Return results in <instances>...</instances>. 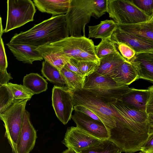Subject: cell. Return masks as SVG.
Masks as SVG:
<instances>
[{"label": "cell", "instance_id": "obj_5", "mask_svg": "<svg viewBox=\"0 0 153 153\" xmlns=\"http://www.w3.org/2000/svg\"><path fill=\"white\" fill-rule=\"evenodd\" d=\"M83 89L110 102L120 99L131 88L128 85L117 83L110 77L104 76L95 72L86 77Z\"/></svg>", "mask_w": 153, "mask_h": 153}, {"label": "cell", "instance_id": "obj_38", "mask_svg": "<svg viewBox=\"0 0 153 153\" xmlns=\"http://www.w3.org/2000/svg\"><path fill=\"white\" fill-rule=\"evenodd\" d=\"M13 79L10 73L7 72V70H0V86L6 85L9 83V81Z\"/></svg>", "mask_w": 153, "mask_h": 153}, {"label": "cell", "instance_id": "obj_33", "mask_svg": "<svg viewBox=\"0 0 153 153\" xmlns=\"http://www.w3.org/2000/svg\"><path fill=\"white\" fill-rule=\"evenodd\" d=\"M117 48L122 56L127 61L130 62L135 56L136 53L131 47L125 44L115 43Z\"/></svg>", "mask_w": 153, "mask_h": 153}, {"label": "cell", "instance_id": "obj_31", "mask_svg": "<svg viewBox=\"0 0 153 153\" xmlns=\"http://www.w3.org/2000/svg\"><path fill=\"white\" fill-rule=\"evenodd\" d=\"M95 46V45L82 52L76 60L92 62L99 66L100 63V59L96 55Z\"/></svg>", "mask_w": 153, "mask_h": 153}, {"label": "cell", "instance_id": "obj_24", "mask_svg": "<svg viewBox=\"0 0 153 153\" xmlns=\"http://www.w3.org/2000/svg\"><path fill=\"white\" fill-rule=\"evenodd\" d=\"M23 85L34 94L45 91L48 89L47 81L37 73L27 74L24 77Z\"/></svg>", "mask_w": 153, "mask_h": 153}, {"label": "cell", "instance_id": "obj_9", "mask_svg": "<svg viewBox=\"0 0 153 153\" xmlns=\"http://www.w3.org/2000/svg\"><path fill=\"white\" fill-rule=\"evenodd\" d=\"M52 105L56 116L64 125L71 119L74 110L72 91L54 85L52 89Z\"/></svg>", "mask_w": 153, "mask_h": 153}, {"label": "cell", "instance_id": "obj_16", "mask_svg": "<svg viewBox=\"0 0 153 153\" xmlns=\"http://www.w3.org/2000/svg\"><path fill=\"white\" fill-rule=\"evenodd\" d=\"M129 62L135 69L138 79L153 84V52L136 53Z\"/></svg>", "mask_w": 153, "mask_h": 153}, {"label": "cell", "instance_id": "obj_2", "mask_svg": "<svg viewBox=\"0 0 153 153\" xmlns=\"http://www.w3.org/2000/svg\"><path fill=\"white\" fill-rule=\"evenodd\" d=\"M107 12V0H71L65 14L69 36L85 37V27L91 17L99 18Z\"/></svg>", "mask_w": 153, "mask_h": 153}, {"label": "cell", "instance_id": "obj_19", "mask_svg": "<svg viewBox=\"0 0 153 153\" xmlns=\"http://www.w3.org/2000/svg\"><path fill=\"white\" fill-rule=\"evenodd\" d=\"M110 77L118 84L127 85L138 79L134 66L126 60L114 70Z\"/></svg>", "mask_w": 153, "mask_h": 153}, {"label": "cell", "instance_id": "obj_27", "mask_svg": "<svg viewBox=\"0 0 153 153\" xmlns=\"http://www.w3.org/2000/svg\"><path fill=\"white\" fill-rule=\"evenodd\" d=\"M96 53L100 59L108 55L117 53L118 51L116 45L111 37L102 39L97 45H95Z\"/></svg>", "mask_w": 153, "mask_h": 153}, {"label": "cell", "instance_id": "obj_14", "mask_svg": "<svg viewBox=\"0 0 153 153\" xmlns=\"http://www.w3.org/2000/svg\"><path fill=\"white\" fill-rule=\"evenodd\" d=\"M37 137L36 131L30 120V114L25 110L16 145L17 153H29L34 146Z\"/></svg>", "mask_w": 153, "mask_h": 153}, {"label": "cell", "instance_id": "obj_39", "mask_svg": "<svg viewBox=\"0 0 153 153\" xmlns=\"http://www.w3.org/2000/svg\"><path fill=\"white\" fill-rule=\"evenodd\" d=\"M65 66L72 72L79 75L84 76L72 59H70Z\"/></svg>", "mask_w": 153, "mask_h": 153}, {"label": "cell", "instance_id": "obj_21", "mask_svg": "<svg viewBox=\"0 0 153 153\" xmlns=\"http://www.w3.org/2000/svg\"><path fill=\"white\" fill-rule=\"evenodd\" d=\"M148 97L147 89H137L132 88L120 100L133 108L146 111Z\"/></svg>", "mask_w": 153, "mask_h": 153}, {"label": "cell", "instance_id": "obj_28", "mask_svg": "<svg viewBox=\"0 0 153 153\" xmlns=\"http://www.w3.org/2000/svg\"><path fill=\"white\" fill-rule=\"evenodd\" d=\"M14 101L12 92L7 85L0 86V114L8 109Z\"/></svg>", "mask_w": 153, "mask_h": 153}, {"label": "cell", "instance_id": "obj_4", "mask_svg": "<svg viewBox=\"0 0 153 153\" xmlns=\"http://www.w3.org/2000/svg\"><path fill=\"white\" fill-rule=\"evenodd\" d=\"M94 46L93 40L85 36H69L37 50L43 58L66 56L76 59L82 52Z\"/></svg>", "mask_w": 153, "mask_h": 153}, {"label": "cell", "instance_id": "obj_13", "mask_svg": "<svg viewBox=\"0 0 153 153\" xmlns=\"http://www.w3.org/2000/svg\"><path fill=\"white\" fill-rule=\"evenodd\" d=\"M111 38L115 43H123L132 48L136 53L153 52V42L127 33L116 28Z\"/></svg>", "mask_w": 153, "mask_h": 153}, {"label": "cell", "instance_id": "obj_22", "mask_svg": "<svg viewBox=\"0 0 153 153\" xmlns=\"http://www.w3.org/2000/svg\"><path fill=\"white\" fill-rule=\"evenodd\" d=\"M88 38L101 39L111 37L117 28L116 23L112 19L102 21L98 25L89 26Z\"/></svg>", "mask_w": 153, "mask_h": 153}, {"label": "cell", "instance_id": "obj_37", "mask_svg": "<svg viewBox=\"0 0 153 153\" xmlns=\"http://www.w3.org/2000/svg\"><path fill=\"white\" fill-rule=\"evenodd\" d=\"M141 151L146 153H153V132L149 133L148 139Z\"/></svg>", "mask_w": 153, "mask_h": 153}, {"label": "cell", "instance_id": "obj_43", "mask_svg": "<svg viewBox=\"0 0 153 153\" xmlns=\"http://www.w3.org/2000/svg\"><path fill=\"white\" fill-rule=\"evenodd\" d=\"M139 153H146L144 152H143V151H141L140 152H139Z\"/></svg>", "mask_w": 153, "mask_h": 153}, {"label": "cell", "instance_id": "obj_20", "mask_svg": "<svg viewBox=\"0 0 153 153\" xmlns=\"http://www.w3.org/2000/svg\"><path fill=\"white\" fill-rule=\"evenodd\" d=\"M100 59V65L96 72L99 74L110 77L114 70L126 60L118 51Z\"/></svg>", "mask_w": 153, "mask_h": 153}, {"label": "cell", "instance_id": "obj_41", "mask_svg": "<svg viewBox=\"0 0 153 153\" xmlns=\"http://www.w3.org/2000/svg\"><path fill=\"white\" fill-rule=\"evenodd\" d=\"M0 26H1V27H0V37H1V36L3 34V33L4 32V30L3 29V26H2V19H1V17L0 18Z\"/></svg>", "mask_w": 153, "mask_h": 153}, {"label": "cell", "instance_id": "obj_45", "mask_svg": "<svg viewBox=\"0 0 153 153\" xmlns=\"http://www.w3.org/2000/svg\"><path fill=\"white\" fill-rule=\"evenodd\" d=\"M152 20H153V18L152 20H150L149 21H152Z\"/></svg>", "mask_w": 153, "mask_h": 153}, {"label": "cell", "instance_id": "obj_32", "mask_svg": "<svg viewBox=\"0 0 153 153\" xmlns=\"http://www.w3.org/2000/svg\"><path fill=\"white\" fill-rule=\"evenodd\" d=\"M145 14L150 17L153 15V0H130Z\"/></svg>", "mask_w": 153, "mask_h": 153}, {"label": "cell", "instance_id": "obj_35", "mask_svg": "<svg viewBox=\"0 0 153 153\" xmlns=\"http://www.w3.org/2000/svg\"><path fill=\"white\" fill-rule=\"evenodd\" d=\"M74 110L81 112L94 120L102 122L98 117L92 111L85 107L82 105L75 106H74Z\"/></svg>", "mask_w": 153, "mask_h": 153}, {"label": "cell", "instance_id": "obj_26", "mask_svg": "<svg viewBox=\"0 0 153 153\" xmlns=\"http://www.w3.org/2000/svg\"><path fill=\"white\" fill-rule=\"evenodd\" d=\"M60 71L65 77L71 91L83 88L86 77L72 72L65 66Z\"/></svg>", "mask_w": 153, "mask_h": 153}, {"label": "cell", "instance_id": "obj_11", "mask_svg": "<svg viewBox=\"0 0 153 153\" xmlns=\"http://www.w3.org/2000/svg\"><path fill=\"white\" fill-rule=\"evenodd\" d=\"M109 103L116 114V119L135 125L149 123L148 115L146 111L133 108L120 99Z\"/></svg>", "mask_w": 153, "mask_h": 153}, {"label": "cell", "instance_id": "obj_44", "mask_svg": "<svg viewBox=\"0 0 153 153\" xmlns=\"http://www.w3.org/2000/svg\"><path fill=\"white\" fill-rule=\"evenodd\" d=\"M153 18V15H152V17H151V18H150L149 21L151 20H152V19Z\"/></svg>", "mask_w": 153, "mask_h": 153}, {"label": "cell", "instance_id": "obj_3", "mask_svg": "<svg viewBox=\"0 0 153 153\" xmlns=\"http://www.w3.org/2000/svg\"><path fill=\"white\" fill-rule=\"evenodd\" d=\"M72 92L74 106H83L91 110L108 129L115 126L116 113L109 100L83 88Z\"/></svg>", "mask_w": 153, "mask_h": 153}, {"label": "cell", "instance_id": "obj_30", "mask_svg": "<svg viewBox=\"0 0 153 153\" xmlns=\"http://www.w3.org/2000/svg\"><path fill=\"white\" fill-rule=\"evenodd\" d=\"M84 76L87 77L96 72L99 66L91 61H78L72 59Z\"/></svg>", "mask_w": 153, "mask_h": 153}, {"label": "cell", "instance_id": "obj_1", "mask_svg": "<svg viewBox=\"0 0 153 153\" xmlns=\"http://www.w3.org/2000/svg\"><path fill=\"white\" fill-rule=\"evenodd\" d=\"M68 36L65 14L52 16L26 31L16 33L9 42L25 44L38 48Z\"/></svg>", "mask_w": 153, "mask_h": 153}, {"label": "cell", "instance_id": "obj_17", "mask_svg": "<svg viewBox=\"0 0 153 153\" xmlns=\"http://www.w3.org/2000/svg\"><path fill=\"white\" fill-rule=\"evenodd\" d=\"M71 0H34V4L42 13L56 16L66 14L70 7Z\"/></svg>", "mask_w": 153, "mask_h": 153}, {"label": "cell", "instance_id": "obj_34", "mask_svg": "<svg viewBox=\"0 0 153 153\" xmlns=\"http://www.w3.org/2000/svg\"><path fill=\"white\" fill-rule=\"evenodd\" d=\"M0 70H5L8 66L7 59L2 37H0Z\"/></svg>", "mask_w": 153, "mask_h": 153}, {"label": "cell", "instance_id": "obj_36", "mask_svg": "<svg viewBox=\"0 0 153 153\" xmlns=\"http://www.w3.org/2000/svg\"><path fill=\"white\" fill-rule=\"evenodd\" d=\"M148 97L147 101L146 111L147 114H153V85L147 88Z\"/></svg>", "mask_w": 153, "mask_h": 153}, {"label": "cell", "instance_id": "obj_18", "mask_svg": "<svg viewBox=\"0 0 153 153\" xmlns=\"http://www.w3.org/2000/svg\"><path fill=\"white\" fill-rule=\"evenodd\" d=\"M116 25L117 28L121 31L153 42V20L134 24H116Z\"/></svg>", "mask_w": 153, "mask_h": 153}, {"label": "cell", "instance_id": "obj_15", "mask_svg": "<svg viewBox=\"0 0 153 153\" xmlns=\"http://www.w3.org/2000/svg\"><path fill=\"white\" fill-rule=\"evenodd\" d=\"M16 59L24 63L32 64L35 61H41L44 58L37 50L38 48L22 43L9 42L6 44Z\"/></svg>", "mask_w": 153, "mask_h": 153}, {"label": "cell", "instance_id": "obj_25", "mask_svg": "<svg viewBox=\"0 0 153 153\" xmlns=\"http://www.w3.org/2000/svg\"><path fill=\"white\" fill-rule=\"evenodd\" d=\"M117 146L108 139L102 140L96 144L78 153H121Z\"/></svg>", "mask_w": 153, "mask_h": 153}, {"label": "cell", "instance_id": "obj_40", "mask_svg": "<svg viewBox=\"0 0 153 153\" xmlns=\"http://www.w3.org/2000/svg\"><path fill=\"white\" fill-rule=\"evenodd\" d=\"M148 115L149 125V133L153 132V114H149Z\"/></svg>", "mask_w": 153, "mask_h": 153}, {"label": "cell", "instance_id": "obj_23", "mask_svg": "<svg viewBox=\"0 0 153 153\" xmlns=\"http://www.w3.org/2000/svg\"><path fill=\"white\" fill-rule=\"evenodd\" d=\"M41 71L43 76L55 85L71 91L61 71L47 61H45L43 62Z\"/></svg>", "mask_w": 153, "mask_h": 153}, {"label": "cell", "instance_id": "obj_29", "mask_svg": "<svg viewBox=\"0 0 153 153\" xmlns=\"http://www.w3.org/2000/svg\"><path fill=\"white\" fill-rule=\"evenodd\" d=\"M10 89L14 100L28 99L29 100L35 94L23 85L9 82L7 85Z\"/></svg>", "mask_w": 153, "mask_h": 153}, {"label": "cell", "instance_id": "obj_42", "mask_svg": "<svg viewBox=\"0 0 153 153\" xmlns=\"http://www.w3.org/2000/svg\"><path fill=\"white\" fill-rule=\"evenodd\" d=\"M62 153H75L71 149H68L64 151Z\"/></svg>", "mask_w": 153, "mask_h": 153}, {"label": "cell", "instance_id": "obj_7", "mask_svg": "<svg viewBox=\"0 0 153 153\" xmlns=\"http://www.w3.org/2000/svg\"><path fill=\"white\" fill-rule=\"evenodd\" d=\"M107 9L109 17L116 24H134L150 19L130 0H107Z\"/></svg>", "mask_w": 153, "mask_h": 153}, {"label": "cell", "instance_id": "obj_12", "mask_svg": "<svg viewBox=\"0 0 153 153\" xmlns=\"http://www.w3.org/2000/svg\"><path fill=\"white\" fill-rule=\"evenodd\" d=\"M74 111L71 119L76 127L98 139H108L109 133L108 128L102 122L94 120L81 112Z\"/></svg>", "mask_w": 153, "mask_h": 153}, {"label": "cell", "instance_id": "obj_10", "mask_svg": "<svg viewBox=\"0 0 153 153\" xmlns=\"http://www.w3.org/2000/svg\"><path fill=\"white\" fill-rule=\"evenodd\" d=\"M101 140L78 127L71 126L67 128L62 142L68 149H71L75 153H78Z\"/></svg>", "mask_w": 153, "mask_h": 153}, {"label": "cell", "instance_id": "obj_8", "mask_svg": "<svg viewBox=\"0 0 153 153\" xmlns=\"http://www.w3.org/2000/svg\"><path fill=\"white\" fill-rule=\"evenodd\" d=\"M6 27L4 33L20 27L33 21L36 10L30 0H8Z\"/></svg>", "mask_w": 153, "mask_h": 153}, {"label": "cell", "instance_id": "obj_6", "mask_svg": "<svg viewBox=\"0 0 153 153\" xmlns=\"http://www.w3.org/2000/svg\"><path fill=\"white\" fill-rule=\"evenodd\" d=\"M29 100H15L11 106L0 114L5 129V137L12 149L13 153H17L16 145L21 130L26 103Z\"/></svg>", "mask_w": 153, "mask_h": 153}]
</instances>
